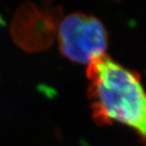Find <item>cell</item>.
<instances>
[{"label":"cell","mask_w":146,"mask_h":146,"mask_svg":"<svg viewBox=\"0 0 146 146\" xmlns=\"http://www.w3.org/2000/svg\"><path fill=\"white\" fill-rule=\"evenodd\" d=\"M56 40L61 54L76 64H88L104 54L108 48V32L93 15L72 13L62 18Z\"/></svg>","instance_id":"cell-2"},{"label":"cell","mask_w":146,"mask_h":146,"mask_svg":"<svg viewBox=\"0 0 146 146\" xmlns=\"http://www.w3.org/2000/svg\"><path fill=\"white\" fill-rule=\"evenodd\" d=\"M86 76L93 120L100 125L126 124L146 144V92L138 73L104 54L87 64Z\"/></svg>","instance_id":"cell-1"},{"label":"cell","mask_w":146,"mask_h":146,"mask_svg":"<svg viewBox=\"0 0 146 146\" xmlns=\"http://www.w3.org/2000/svg\"><path fill=\"white\" fill-rule=\"evenodd\" d=\"M61 19L58 7L40 8L32 4L25 5L19 9L13 20V40L24 50H44L56 38Z\"/></svg>","instance_id":"cell-3"}]
</instances>
